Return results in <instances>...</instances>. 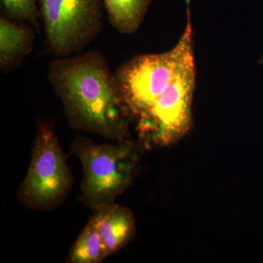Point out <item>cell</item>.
I'll return each mask as SVG.
<instances>
[{
  "label": "cell",
  "mask_w": 263,
  "mask_h": 263,
  "mask_svg": "<svg viewBox=\"0 0 263 263\" xmlns=\"http://www.w3.org/2000/svg\"><path fill=\"white\" fill-rule=\"evenodd\" d=\"M48 78L72 127L110 138L124 136L129 112L103 55L90 51L57 58Z\"/></svg>",
  "instance_id": "cell-1"
},
{
  "label": "cell",
  "mask_w": 263,
  "mask_h": 263,
  "mask_svg": "<svg viewBox=\"0 0 263 263\" xmlns=\"http://www.w3.org/2000/svg\"><path fill=\"white\" fill-rule=\"evenodd\" d=\"M187 1V24L172 49L135 57L120 66L114 73L123 103L129 114L139 119L148 112L181 67L194 58L190 0Z\"/></svg>",
  "instance_id": "cell-2"
},
{
  "label": "cell",
  "mask_w": 263,
  "mask_h": 263,
  "mask_svg": "<svg viewBox=\"0 0 263 263\" xmlns=\"http://www.w3.org/2000/svg\"><path fill=\"white\" fill-rule=\"evenodd\" d=\"M103 0H41L46 43L57 58L77 55L98 37Z\"/></svg>",
  "instance_id": "cell-3"
},
{
  "label": "cell",
  "mask_w": 263,
  "mask_h": 263,
  "mask_svg": "<svg viewBox=\"0 0 263 263\" xmlns=\"http://www.w3.org/2000/svg\"><path fill=\"white\" fill-rule=\"evenodd\" d=\"M74 152L84 168L83 197L91 208L114 203L129 182L134 169V156L127 143L96 145L78 140Z\"/></svg>",
  "instance_id": "cell-4"
},
{
  "label": "cell",
  "mask_w": 263,
  "mask_h": 263,
  "mask_svg": "<svg viewBox=\"0 0 263 263\" xmlns=\"http://www.w3.org/2000/svg\"><path fill=\"white\" fill-rule=\"evenodd\" d=\"M71 181L70 170L56 134L49 125L43 124L34 141L28 174L21 186V197L33 206H47L65 195Z\"/></svg>",
  "instance_id": "cell-5"
},
{
  "label": "cell",
  "mask_w": 263,
  "mask_h": 263,
  "mask_svg": "<svg viewBox=\"0 0 263 263\" xmlns=\"http://www.w3.org/2000/svg\"><path fill=\"white\" fill-rule=\"evenodd\" d=\"M195 84L194 58L181 67L163 93L139 119L142 130L150 132L156 141L169 143L187 132Z\"/></svg>",
  "instance_id": "cell-6"
},
{
  "label": "cell",
  "mask_w": 263,
  "mask_h": 263,
  "mask_svg": "<svg viewBox=\"0 0 263 263\" xmlns=\"http://www.w3.org/2000/svg\"><path fill=\"white\" fill-rule=\"evenodd\" d=\"M91 221L109 255L122 249L130 240L135 231L134 220L129 211L114 203L97 209Z\"/></svg>",
  "instance_id": "cell-7"
},
{
  "label": "cell",
  "mask_w": 263,
  "mask_h": 263,
  "mask_svg": "<svg viewBox=\"0 0 263 263\" xmlns=\"http://www.w3.org/2000/svg\"><path fill=\"white\" fill-rule=\"evenodd\" d=\"M34 29L2 15L0 18V68L8 72L30 53Z\"/></svg>",
  "instance_id": "cell-8"
},
{
  "label": "cell",
  "mask_w": 263,
  "mask_h": 263,
  "mask_svg": "<svg viewBox=\"0 0 263 263\" xmlns=\"http://www.w3.org/2000/svg\"><path fill=\"white\" fill-rule=\"evenodd\" d=\"M152 0H103L104 9L112 27L122 34L138 30Z\"/></svg>",
  "instance_id": "cell-9"
},
{
  "label": "cell",
  "mask_w": 263,
  "mask_h": 263,
  "mask_svg": "<svg viewBox=\"0 0 263 263\" xmlns=\"http://www.w3.org/2000/svg\"><path fill=\"white\" fill-rule=\"evenodd\" d=\"M109 255L98 231L90 220L71 250L69 262L98 263Z\"/></svg>",
  "instance_id": "cell-10"
},
{
  "label": "cell",
  "mask_w": 263,
  "mask_h": 263,
  "mask_svg": "<svg viewBox=\"0 0 263 263\" xmlns=\"http://www.w3.org/2000/svg\"><path fill=\"white\" fill-rule=\"evenodd\" d=\"M41 0H0L2 15L18 23H27L39 31Z\"/></svg>",
  "instance_id": "cell-11"
},
{
  "label": "cell",
  "mask_w": 263,
  "mask_h": 263,
  "mask_svg": "<svg viewBox=\"0 0 263 263\" xmlns=\"http://www.w3.org/2000/svg\"><path fill=\"white\" fill-rule=\"evenodd\" d=\"M261 62H262V64H263V57L261 59Z\"/></svg>",
  "instance_id": "cell-12"
}]
</instances>
